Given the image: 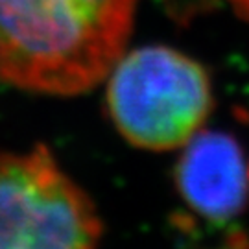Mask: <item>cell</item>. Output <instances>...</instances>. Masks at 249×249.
I'll use <instances>...</instances> for the list:
<instances>
[{
	"label": "cell",
	"instance_id": "6da1fadb",
	"mask_svg": "<svg viewBox=\"0 0 249 249\" xmlns=\"http://www.w3.org/2000/svg\"><path fill=\"white\" fill-rule=\"evenodd\" d=\"M139 0H0V78L74 96L106 80L124 53Z\"/></svg>",
	"mask_w": 249,
	"mask_h": 249
},
{
	"label": "cell",
	"instance_id": "7a4b0ae2",
	"mask_svg": "<svg viewBox=\"0 0 249 249\" xmlns=\"http://www.w3.org/2000/svg\"><path fill=\"white\" fill-rule=\"evenodd\" d=\"M107 111L133 146L174 150L201 131L213 109V85L203 67L168 46L122 53L107 74Z\"/></svg>",
	"mask_w": 249,
	"mask_h": 249
},
{
	"label": "cell",
	"instance_id": "277c9868",
	"mask_svg": "<svg viewBox=\"0 0 249 249\" xmlns=\"http://www.w3.org/2000/svg\"><path fill=\"white\" fill-rule=\"evenodd\" d=\"M176 187L188 207L203 218L238 216L249 197V168L240 144L220 131L196 133L176 164Z\"/></svg>",
	"mask_w": 249,
	"mask_h": 249
},
{
	"label": "cell",
	"instance_id": "5b68a950",
	"mask_svg": "<svg viewBox=\"0 0 249 249\" xmlns=\"http://www.w3.org/2000/svg\"><path fill=\"white\" fill-rule=\"evenodd\" d=\"M218 0H170L172 6H176L178 9H199V8H207L211 4H216ZM234 4V8L240 11L242 15L249 17V0H231Z\"/></svg>",
	"mask_w": 249,
	"mask_h": 249
},
{
	"label": "cell",
	"instance_id": "3957f363",
	"mask_svg": "<svg viewBox=\"0 0 249 249\" xmlns=\"http://www.w3.org/2000/svg\"><path fill=\"white\" fill-rule=\"evenodd\" d=\"M98 213L46 146L0 151V249H98Z\"/></svg>",
	"mask_w": 249,
	"mask_h": 249
}]
</instances>
